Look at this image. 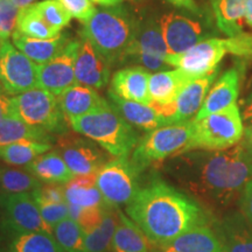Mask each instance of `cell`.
<instances>
[{
  "instance_id": "1",
  "label": "cell",
  "mask_w": 252,
  "mask_h": 252,
  "mask_svg": "<svg viewBox=\"0 0 252 252\" xmlns=\"http://www.w3.org/2000/svg\"><path fill=\"white\" fill-rule=\"evenodd\" d=\"M168 171L206 208L224 209L252 179V157L239 143L224 151L195 150L173 157Z\"/></svg>"
},
{
  "instance_id": "2",
  "label": "cell",
  "mask_w": 252,
  "mask_h": 252,
  "mask_svg": "<svg viewBox=\"0 0 252 252\" xmlns=\"http://www.w3.org/2000/svg\"><path fill=\"white\" fill-rule=\"evenodd\" d=\"M126 214L158 248L189 230L215 222L206 207L157 174L138 190L126 206Z\"/></svg>"
},
{
  "instance_id": "3",
  "label": "cell",
  "mask_w": 252,
  "mask_h": 252,
  "mask_svg": "<svg viewBox=\"0 0 252 252\" xmlns=\"http://www.w3.org/2000/svg\"><path fill=\"white\" fill-rule=\"evenodd\" d=\"M81 37L89 41L96 52L115 65L133 41L139 23L121 5L104 7L83 25Z\"/></svg>"
},
{
  "instance_id": "4",
  "label": "cell",
  "mask_w": 252,
  "mask_h": 252,
  "mask_svg": "<svg viewBox=\"0 0 252 252\" xmlns=\"http://www.w3.org/2000/svg\"><path fill=\"white\" fill-rule=\"evenodd\" d=\"M69 124L76 133L89 138L116 158L130 156L140 140V135L133 126L110 103L86 116L71 119Z\"/></svg>"
},
{
  "instance_id": "5",
  "label": "cell",
  "mask_w": 252,
  "mask_h": 252,
  "mask_svg": "<svg viewBox=\"0 0 252 252\" xmlns=\"http://www.w3.org/2000/svg\"><path fill=\"white\" fill-rule=\"evenodd\" d=\"M243 118L237 104L208 117L195 121L194 134L184 152L190 151H224L243 139ZM181 153V154H182Z\"/></svg>"
},
{
  "instance_id": "6",
  "label": "cell",
  "mask_w": 252,
  "mask_h": 252,
  "mask_svg": "<svg viewBox=\"0 0 252 252\" xmlns=\"http://www.w3.org/2000/svg\"><path fill=\"white\" fill-rule=\"evenodd\" d=\"M194 134L193 121L169 124L149 131L140 138L131 160L143 173L147 167L184 152Z\"/></svg>"
},
{
  "instance_id": "7",
  "label": "cell",
  "mask_w": 252,
  "mask_h": 252,
  "mask_svg": "<svg viewBox=\"0 0 252 252\" xmlns=\"http://www.w3.org/2000/svg\"><path fill=\"white\" fill-rule=\"evenodd\" d=\"M11 115L54 135L68 134V121L58 97L40 88L12 96Z\"/></svg>"
},
{
  "instance_id": "8",
  "label": "cell",
  "mask_w": 252,
  "mask_h": 252,
  "mask_svg": "<svg viewBox=\"0 0 252 252\" xmlns=\"http://www.w3.org/2000/svg\"><path fill=\"white\" fill-rule=\"evenodd\" d=\"M140 174L131 158L121 157L109 160L96 174V186L106 206L118 209L130 204L140 189Z\"/></svg>"
},
{
  "instance_id": "9",
  "label": "cell",
  "mask_w": 252,
  "mask_h": 252,
  "mask_svg": "<svg viewBox=\"0 0 252 252\" xmlns=\"http://www.w3.org/2000/svg\"><path fill=\"white\" fill-rule=\"evenodd\" d=\"M0 84L9 96L37 88V64L8 40L0 46Z\"/></svg>"
},
{
  "instance_id": "10",
  "label": "cell",
  "mask_w": 252,
  "mask_h": 252,
  "mask_svg": "<svg viewBox=\"0 0 252 252\" xmlns=\"http://www.w3.org/2000/svg\"><path fill=\"white\" fill-rule=\"evenodd\" d=\"M226 53H229L228 39L210 37L181 54L168 55L166 62L169 67L180 68L198 78L219 70L220 62Z\"/></svg>"
},
{
  "instance_id": "11",
  "label": "cell",
  "mask_w": 252,
  "mask_h": 252,
  "mask_svg": "<svg viewBox=\"0 0 252 252\" xmlns=\"http://www.w3.org/2000/svg\"><path fill=\"white\" fill-rule=\"evenodd\" d=\"M78 48L80 40H69L54 59L37 65V88L59 97L70 87L76 86L75 62Z\"/></svg>"
},
{
  "instance_id": "12",
  "label": "cell",
  "mask_w": 252,
  "mask_h": 252,
  "mask_svg": "<svg viewBox=\"0 0 252 252\" xmlns=\"http://www.w3.org/2000/svg\"><path fill=\"white\" fill-rule=\"evenodd\" d=\"M160 27L168 55H178L201 41L210 39L212 31L200 21L179 13H167L160 19Z\"/></svg>"
},
{
  "instance_id": "13",
  "label": "cell",
  "mask_w": 252,
  "mask_h": 252,
  "mask_svg": "<svg viewBox=\"0 0 252 252\" xmlns=\"http://www.w3.org/2000/svg\"><path fill=\"white\" fill-rule=\"evenodd\" d=\"M56 151L61 154L75 176L97 174L109 161L108 153L100 151L93 140L67 134L62 135L59 140Z\"/></svg>"
},
{
  "instance_id": "14",
  "label": "cell",
  "mask_w": 252,
  "mask_h": 252,
  "mask_svg": "<svg viewBox=\"0 0 252 252\" xmlns=\"http://www.w3.org/2000/svg\"><path fill=\"white\" fill-rule=\"evenodd\" d=\"M1 220L27 231L53 235V229L41 216L32 193H0Z\"/></svg>"
},
{
  "instance_id": "15",
  "label": "cell",
  "mask_w": 252,
  "mask_h": 252,
  "mask_svg": "<svg viewBox=\"0 0 252 252\" xmlns=\"http://www.w3.org/2000/svg\"><path fill=\"white\" fill-rule=\"evenodd\" d=\"M0 252H63L53 235L27 231L0 220Z\"/></svg>"
},
{
  "instance_id": "16",
  "label": "cell",
  "mask_w": 252,
  "mask_h": 252,
  "mask_svg": "<svg viewBox=\"0 0 252 252\" xmlns=\"http://www.w3.org/2000/svg\"><path fill=\"white\" fill-rule=\"evenodd\" d=\"M216 76L217 71L195 78L186 84L167 113V125L193 121L200 111Z\"/></svg>"
},
{
  "instance_id": "17",
  "label": "cell",
  "mask_w": 252,
  "mask_h": 252,
  "mask_svg": "<svg viewBox=\"0 0 252 252\" xmlns=\"http://www.w3.org/2000/svg\"><path fill=\"white\" fill-rule=\"evenodd\" d=\"M193 80H195V77L180 68H176L174 70L153 72L151 74L149 84L151 96L150 105L156 109L158 113L161 115L166 121L167 113L175 102L178 94L184 89L186 84Z\"/></svg>"
},
{
  "instance_id": "18",
  "label": "cell",
  "mask_w": 252,
  "mask_h": 252,
  "mask_svg": "<svg viewBox=\"0 0 252 252\" xmlns=\"http://www.w3.org/2000/svg\"><path fill=\"white\" fill-rule=\"evenodd\" d=\"M75 77L77 84L94 89H103L109 83L110 64L100 56L89 41L81 37L76 62Z\"/></svg>"
},
{
  "instance_id": "19",
  "label": "cell",
  "mask_w": 252,
  "mask_h": 252,
  "mask_svg": "<svg viewBox=\"0 0 252 252\" xmlns=\"http://www.w3.org/2000/svg\"><path fill=\"white\" fill-rule=\"evenodd\" d=\"M241 70L237 67L226 70L209 90L200 111L194 118L195 121H200L236 104L241 89Z\"/></svg>"
},
{
  "instance_id": "20",
  "label": "cell",
  "mask_w": 252,
  "mask_h": 252,
  "mask_svg": "<svg viewBox=\"0 0 252 252\" xmlns=\"http://www.w3.org/2000/svg\"><path fill=\"white\" fill-rule=\"evenodd\" d=\"M150 77L151 71L140 65L123 68L113 75L110 90L124 99L150 105Z\"/></svg>"
},
{
  "instance_id": "21",
  "label": "cell",
  "mask_w": 252,
  "mask_h": 252,
  "mask_svg": "<svg viewBox=\"0 0 252 252\" xmlns=\"http://www.w3.org/2000/svg\"><path fill=\"white\" fill-rule=\"evenodd\" d=\"M109 103L126 122L143 131H152L167 125L165 118L151 105L124 99L112 90L108 91Z\"/></svg>"
},
{
  "instance_id": "22",
  "label": "cell",
  "mask_w": 252,
  "mask_h": 252,
  "mask_svg": "<svg viewBox=\"0 0 252 252\" xmlns=\"http://www.w3.org/2000/svg\"><path fill=\"white\" fill-rule=\"evenodd\" d=\"M158 249L165 252H226L216 230L210 225L189 230Z\"/></svg>"
},
{
  "instance_id": "23",
  "label": "cell",
  "mask_w": 252,
  "mask_h": 252,
  "mask_svg": "<svg viewBox=\"0 0 252 252\" xmlns=\"http://www.w3.org/2000/svg\"><path fill=\"white\" fill-rule=\"evenodd\" d=\"M58 100L68 123L71 119L86 116L109 104L108 100L98 94L96 89L82 84L69 88L60 94Z\"/></svg>"
},
{
  "instance_id": "24",
  "label": "cell",
  "mask_w": 252,
  "mask_h": 252,
  "mask_svg": "<svg viewBox=\"0 0 252 252\" xmlns=\"http://www.w3.org/2000/svg\"><path fill=\"white\" fill-rule=\"evenodd\" d=\"M226 252H252V229L241 213H234L214 222Z\"/></svg>"
},
{
  "instance_id": "25",
  "label": "cell",
  "mask_w": 252,
  "mask_h": 252,
  "mask_svg": "<svg viewBox=\"0 0 252 252\" xmlns=\"http://www.w3.org/2000/svg\"><path fill=\"white\" fill-rule=\"evenodd\" d=\"M11 37L12 43L37 65L45 64L54 59L69 41L65 34H60L53 39L42 40L24 35L17 30L13 32Z\"/></svg>"
},
{
  "instance_id": "26",
  "label": "cell",
  "mask_w": 252,
  "mask_h": 252,
  "mask_svg": "<svg viewBox=\"0 0 252 252\" xmlns=\"http://www.w3.org/2000/svg\"><path fill=\"white\" fill-rule=\"evenodd\" d=\"M117 214L118 222L110 252H151L153 244L143 230L119 208Z\"/></svg>"
},
{
  "instance_id": "27",
  "label": "cell",
  "mask_w": 252,
  "mask_h": 252,
  "mask_svg": "<svg viewBox=\"0 0 252 252\" xmlns=\"http://www.w3.org/2000/svg\"><path fill=\"white\" fill-rule=\"evenodd\" d=\"M26 171L45 184H68L75 178L58 151L41 154L31 163L24 167Z\"/></svg>"
},
{
  "instance_id": "28",
  "label": "cell",
  "mask_w": 252,
  "mask_h": 252,
  "mask_svg": "<svg viewBox=\"0 0 252 252\" xmlns=\"http://www.w3.org/2000/svg\"><path fill=\"white\" fill-rule=\"evenodd\" d=\"M133 53H146V54L161 58L166 61L167 56H168V49H167L166 42L163 40L160 21L151 19L143 25L139 24L134 39L128 46V48L126 49L123 58L128 54H133Z\"/></svg>"
},
{
  "instance_id": "29",
  "label": "cell",
  "mask_w": 252,
  "mask_h": 252,
  "mask_svg": "<svg viewBox=\"0 0 252 252\" xmlns=\"http://www.w3.org/2000/svg\"><path fill=\"white\" fill-rule=\"evenodd\" d=\"M247 0H213V9L219 30L229 37L244 34Z\"/></svg>"
},
{
  "instance_id": "30",
  "label": "cell",
  "mask_w": 252,
  "mask_h": 252,
  "mask_svg": "<svg viewBox=\"0 0 252 252\" xmlns=\"http://www.w3.org/2000/svg\"><path fill=\"white\" fill-rule=\"evenodd\" d=\"M23 140H35L53 144L56 138L49 132L28 125L15 116L8 115L0 121V147Z\"/></svg>"
},
{
  "instance_id": "31",
  "label": "cell",
  "mask_w": 252,
  "mask_h": 252,
  "mask_svg": "<svg viewBox=\"0 0 252 252\" xmlns=\"http://www.w3.org/2000/svg\"><path fill=\"white\" fill-rule=\"evenodd\" d=\"M53 144L35 140H23L0 147V160L9 166H27L41 154L49 152Z\"/></svg>"
},
{
  "instance_id": "32",
  "label": "cell",
  "mask_w": 252,
  "mask_h": 252,
  "mask_svg": "<svg viewBox=\"0 0 252 252\" xmlns=\"http://www.w3.org/2000/svg\"><path fill=\"white\" fill-rule=\"evenodd\" d=\"M118 222L117 209L108 207L100 224L86 232V252H109Z\"/></svg>"
},
{
  "instance_id": "33",
  "label": "cell",
  "mask_w": 252,
  "mask_h": 252,
  "mask_svg": "<svg viewBox=\"0 0 252 252\" xmlns=\"http://www.w3.org/2000/svg\"><path fill=\"white\" fill-rule=\"evenodd\" d=\"M17 31L26 36L42 40L53 39L61 34V32L55 30L41 18L34 4L20 9L17 20Z\"/></svg>"
},
{
  "instance_id": "34",
  "label": "cell",
  "mask_w": 252,
  "mask_h": 252,
  "mask_svg": "<svg viewBox=\"0 0 252 252\" xmlns=\"http://www.w3.org/2000/svg\"><path fill=\"white\" fill-rule=\"evenodd\" d=\"M41 186L42 182L25 168L0 163V188L4 193H31Z\"/></svg>"
},
{
  "instance_id": "35",
  "label": "cell",
  "mask_w": 252,
  "mask_h": 252,
  "mask_svg": "<svg viewBox=\"0 0 252 252\" xmlns=\"http://www.w3.org/2000/svg\"><path fill=\"white\" fill-rule=\"evenodd\" d=\"M53 237L63 252H86V232L71 217L53 228Z\"/></svg>"
},
{
  "instance_id": "36",
  "label": "cell",
  "mask_w": 252,
  "mask_h": 252,
  "mask_svg": "<svg viewBox=\"0 0 252 252\" xmlns=\"http://www.w3.org/2000/svg\"><path fill=\"white\" fill-rule=\"evenodd\" d=\"M65 200L67 203L82 208L108 207L97 186H80L68 182L65 186Z\"/></svg>"
},
{
  "instance_id": "37",
  "label": "cell",
  "mask_w": 252,
  "mask_h": 252,
  "mask_svg": "<svg viewBox=\"0 0 252 252\" xmlns=\"http://www.w3.org/2000/svg\"><path fill=\"white\" fill-rule=\"evenodd\" d=\"M34 7L41 15V18L55 30L61 32L63 28L70 24L71 15L55 0H43V1L34 4Z\"/></svg>"
},
{
  "instance_id": "38",
  "label": "cell",
  "mask_w": 252,
  "mask_h": 252,
  "mask_svg": "<svg viewBox=\"0 0 252 252\" xmlns=\"http://www.w3.org/2000/svg\"><path fill=\"white\" fill-rule=\"evenodd\" d=\"M32 195H33L34 200L37 204V208H39L41 216L45 220V222L48 224L50 228H54V226L58 224L59 222L65 220L69 217V208L68 203H56V202H50V201L43 198L41 195L37 193V190L31 191Z\"/></svg>"
},
{
  "instance_id": "39",
  "label": "cell",
  "mask_w": 252,
  "mask_h": 252,
  "mask_svg": "<svg viewBox=\"0 0 252 252\" xmlns=\"http://www.w3.org/2000/svg\"><path fill=\"white\" fill-rule=\"evenodd\" d=\"M69 217L75 220L82 226L84 232H89L97 228L102 222L104 212L108 207H87L82 208L68 203Z\"/></svg>"
},
{
  "instance_id": "40",
  "label": "cell",
  "mask_w": 252,
  "mask_h": 252,
  "mask_svg": "<svg viewBox=\"0 0 252 252\" xmlns=\"http://www.w3.org/2000/svg\"><path fill=\"white\" fill-rule=\"evenodd\" d=\"M68 11L71 18L77 19L80 23L86 25L94 14L96 13V7L90 0H55Z\"/></svg>"
},
{
  "instance_id": "41",
  "label": "cell",
  "mask_w": 252,
  "mask_h": 252,
  "mask_svg": "<svg viewBox=\"0 0 252 252\" xmlns=\"http://www.w3.org/2000/svg\"><path fill=\"white\" fill-rule=\"evenodd\" d=\"M20 9L11 0H0V31L9 37L17 30V20Z\"/></svg>"
},
{
  "instance_id": "42",
  "label": "cell",
  "mask_w": 252,
  "mask_h": 252,
  "mask_svg": "<svg viewBox=\"0 0 252 252\" xmlns=\"http://www.w3.org/2000/svg\"><path fill=\"white\" fill-rule=\"evenodd\" d=\"M128 61L133 62L137 65H140V67L147 69V70L152 72L167 70V68L169 67L163 59L146 54V53H133V54L126 55L122 59L121 63Z\"/></svg>"
},
{
  "instance_id": "43",
  "label": "cell",
  "mask_w": 252,
  "mask_h": 252,
  "mask_svg": "<svg viewBox=\"0 0 252 252\" xmlns=\"http://www.w3.org/2000/svg\"><path fill=\"white\" fill-rule=\"evenodd\" d=\"M229 53L237 58L252 61V33H244L228 39Z\"/></svg>"
},
{
  "instance_id": "44",
  "label": "cell",
  "mask_w": 252,
  "mask_h": 252,
  "mask_svg": "<svg viewBox=\"0 0 252 252\" xmlns=\"http://www.w3.org/2000/svg\"><path fill=\"white\" fill-rule=\"evenodd\" d=\"M37 193L46 200L50 202L63 203L67 202L65 200V187L60 184H46L42 185L40 188L36 189Z\"/></svg>"
},
{
  "instance_id": "45",
  "label": "cell",
  "mask_w": 252,
  "mask_h": 252,
  "mask_svg": "<svg viewBox=\"0 0 252 252\" xmlns=\"http://www.w3.org/2000/svg\"><path fill=\"white\" fill-rule=\"evenodd\" d=\"M239 209L245 222L252 229V179L242 190L239 196Z\"/></svg>"
},
{
  "instance_id": "46",
  "label": "cell",
  "mask_w": 252,
  "mask_h": 252,
  "mask_svg": "<svg viewBox=\"0 0 252 252\" xmlns=\"http://www.w3.org/2000/svg\"><path fill=\"white\" fill-rule=\"evenodd\" d=\"M11 98L4 88L0 86V121L6 116L11 115Z\"/></svg>"
},
{
  "instance_id": "47",
  "label": "cell",
  "mask_w": 252,
  "mask_h": 252,
  "mask_svg": "<svg viewBox=\"0 0 252 252\" xmlns=\"http://www.w3.org/2000/svg\"><path fill=\"white\" fill-rule=\"evenodd\" d=\"M242 108V118L244 122L248 123V125L252 124V93L249 94L241 104Z\"/></svg>"
},
{
  "instance_id": "48",
  "label": "cell",
  "mask_w": 252,
  "mask_h": 252,
  "mask_svg": "<svg viewBox=\"0 0 252 252\" xmlns=\"http://www.w3.org/2000/svg\"><path fill=\"white\" fill-rule=\"evenodd\" d=\"M167 1L171 2L172 5L176 6V7L186 8L195 14H200V8H198V6L194 0H167Z\"/></svg>"
},
{
  "instance_id": "49",
  "label": "cell",
  "mask_w": 252,
  "mask_h": 252,
  "mask_svg": "<svg viewBox=\"0 0 252 252\" xmlns=\"http://www.w3.org/2000/svg\"><path fill=\"white\" fill-rule=\"evenodd\" d=\"M243 145L245 146V149L248 150V152L251 154L252 157V124L248 125L247 128L244 130V134H243Z\"/></svg>"
},
{
  "instance_id": "50",
  "label": "cell",
  "mask_w": 252,
  "mask_h": 252,
  "mask_svg": "<svg viewBox=\"0 0 252 252\" xmlns=\"http://www.w3.org/2000/svg\"><path fill=\"white\" fill-rule=\"evenodd\" d=\"M245 23L252 30V0H247L245 5Z\"/></svg>"
},
{
  "instance_id": "51",
  "label": "cell",
  "mask_w": 252,
  "mask_h": 252,
  "mask_svg": "<svg viewBox=\"0 0 252 252\" xmlns=\"http://www.w3.org/2000/svg\"><path fill=\"white\" fill-rule=\"evenodd\" d=\"M90 1L94 2V4H98L103 7H111V6H117L121 5L123 0H90Z\"/></svg>"
},
{
  "instance_id": "52",
  "label": "cell",
  "mask_w": 252,
  "mask_h": 252,
  "mask_svg": "<svg viewBox=\"0 0 252 252\" xmlns=\"http://www.w3.org/2000/svg\"><path fill=\"white\" fill-rule=\"evenodd\" d=\"M11 1L13 2V4L17 6L19 9H21V8H25V7H27V6L33 4L34 0H11Z\"/></svg>"
},
{
  "instance_id": "53",
  "label": "cell",
  "mask_w": 252,
  "mask_h": 252,
  "mask_svg": "<svg viewBox=\"0 0 252 252\" xmlns=\"http://www.w3.org/2000/svg\"><path fill=\"white\" fill-rule=\"evenodd\" d=\"M6 40H8V37L7 36H6L5 35V34L4 33H2V32L1 31H0V45H1V43L2 42H5V41Z\"/></svg>"
},
{
  "instance_id": "54",
  "label": "cell",
  "mask_w": 252,
  "mask_h": 252,
  "mask_svg": "<svg viewBox=\"0 0 252 252\" xmlns=\"http://www.w3.org/2000/svg\"><path fill=\"white\" fill-rule=\"evenodd\" d=\"M156 252H165V251H162V250H160V249H158Z\"/></svg>"
},
{
  "instance_id": "55",
  "label": "cell",
  "mask_w": 252,
  "mask_h": 252,
  "mask_svg": "<svg viewBox=\"0 0 252 252\" xmlns=\"http://www.w3.org/2000/svg\"><path fill=\"white\" fill-rule=\"evenodd\" d=\"M130 1H140V0H130Z\"/></svg>"
},
{
  "instance_id": "56",
  "label": "cell",
  "mask_w": 252,
  "mask_h": 252,
  "mask_svg": "<svg viewBox=\"0 0 252 252\" xmlns=\"http://www.w3.org/2000/svg\"><path fill=\"white\" fill-rule=\"evenodd\" d=\"M0 220H1V213H0Z\"/></svg>"
},
{
  "instance_id": "57",
  "label": "cell",
  "mask_w": 252,
  "mask_h": 252,
  "mask_svg": "<svg viewBox=\"0 0 252 252\" xmlns=\"http://www.w3.org/2000/svg\"><path fill=\"white\" fill-rule=\"evenodd\" d=\"M0 193H1V188H0Z\"/></svg>"
},
{
  "instance_id": "58",
  "label": "cell",
  "mask_w": 252,
  "mask_h": 252,
  "mask_svg": "<svg viewBox=\"0 0 252 252\" xmlns=\"http://www.w3.org/2000/svg\"><path fill=\"white\" fill-rule=\"evenodd\" d=\"M0 46H1V45H0ZM0 86H1V84H0Z\"/></svg>"
}]
</instances>
